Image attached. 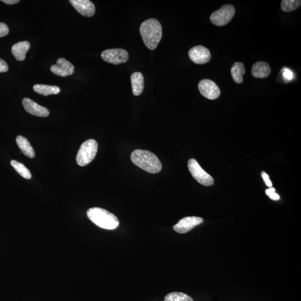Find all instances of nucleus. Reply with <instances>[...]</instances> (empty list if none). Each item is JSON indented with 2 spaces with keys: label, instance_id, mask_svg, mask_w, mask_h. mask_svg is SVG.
I'll return each instance as SVG.
<instances>
[{
  "label": "nucleus",
  "instance_id": "9d476101",
  "mask_svg": "<svg viewBox=\"0 0 301 301\" xmlns=\"http://www.w3.org/2000/svg\"><path fill=\"white\" fill-rule=\"evenodd\" d=\"M204 222L203 218L197 216H188L178 221L173 226V230L178 233L184 234L191 231L196 226Z\"/></svg>",
  "mask_w": 301,
  "mask_h": 301
},
{
  "label": "nucleus",
  "instance_id": "5701e85b",
  "mask_svg": "<svg viewBox=\"0 0 301 301\" xmlns=\"http://www.w3.org/2000/svg\"><path fill=\"white\" fill-rule=\"evenodd\" d=\"M266 194L270 198L273 200L277 201L280 199V196L278 194L276 193L275 188L270 187V189L266 190Z\"/></svg>",
  "mask_w": 301,
  "mask_h": 301
},
{
  "label": "nucleus",
  "instance_id": "aec40b11",
  "mask_svg": "<svg viewBox=\"0 0 301 301\" xmlns=\"http://www.w3.org/2000/svg\"><path fill=\"white\" fill-rule=\"evenodd\" d=\"M301 5V0H282L281 3L282 10L286 12L297 10Z\"/></svg>",
  "mask_w": 301,
  "mask_h": 301
},
{
  "label": "nucleus",
  "instance_id": "1a4fd4ad",
  "mask_svg": "<svg viewBox=\"0 0 301 301\" xmlns=\"http://www.w3.org/2000/svg\"><path fill=\"white\" fill-rule=\"evenodd\" d=\"M189 56L192 62L200 65L208 63L211 57L210 50L201 45L192 47L189 51Z\"/></svg>",
  "mask_w": 301,
  "mask_h": 301
},
{
  "label": "nucleus",
  "instance_id": "20e7f679",
  "mask_svg": "<svg viewBox=\"0 0 301 301\" xmlns=\"http://www.w3.org/2000/svg\"><path fill=\"white\" fill-rule=\"evenodd\" d=\"M98 143L95 140L85 141L80 148L76 160L79 166H85L95 159L98 151Z\"/></svg>",
  "mask_w": 301,
  "mask_h": 301
},
{
  "label": "nucleus",
  "instance_id": "39448f33",
  "mask_svg": "<svg viewBox=\"0 0 301 301\" xmlns=\"http://www.w3.org/2000/svg\"><path fill=\"white\" fill-rule=\"evenodd\" d=\"M235 13L236 9L232 4H225L211 14L210 19L214 25L223 26L232 20Z\"/></svg>",
  "mask_w": 301,
  "mask_h": 301
},
{
  "label": "nucleus",
  "instance_id": "2eb2a0df",
  "mask_svg": "<svg viewBox=\"0 0 301 301\" xmlns=\"http://www.w3.org/2000/svg\"><path fill=\"white\" fill-rule=\"evenodd\" d=\"M271 73V68L269 64L265 62H258L253 65L252 74L256 78H267Z\"/></svg>",
  "mask_w": 301,
  "mask_h": 301
},
{
  "label": "nucleus",
  "instance_id": "ddd939ff",
  "mask_svg": "<svg viewBox=\"0 0 301 301\" xmlns=\"http://www.w3.org/2000/svg\"><path fill=\"white\" fill-rule=\"evenodd\" d=\"M22 105L25 110L32 115L40 117H46L49 115V111L46 108L37 104L29 98L23 99Z\"/></svg>",
  "mask_w": 301,
  "mask_h": 301
},
{
  "label": "nucleus",
  "instance_id": "393cba45",
  "mask_svg": "<svg viewBox=\"0 0 301 301\" xmlns=\"http://www.w3.org/2000/svg\"><path fill=\"white\" fill-rule=\"evenodd\" d=\"M8 70L7 64L5 61L0 58V73L7 72Z\"/></svg>",
  "mask_w": 301,
  "mask_h": 301
},
{
  "label": "nucleus",
  "instance_id": "9b49d317",
  "mask_svg": "<svg viewBox=\"0 0 301 301\" xmlns=\"http://www.w3.org/2000/svg\"><path fill=\"white\" fill-rule=\"evenodd\" d=\"M50 70L55 75L65 77L74 73V67L69 61L61 58L57 60L56 64L51 66Z\"/></svg>",
  "mask_w": 301,
  "mask_h": 301
},
{
  "label": "nucleus",
  "instance_id": "4468645a",
  "mask_svg": "<svg viewBox=\"0 0 301 301\" xmlns=\"http://www.w3.org/2000/svg\"><path fill=\"white\" fill-rule=\"evenodd\" d=\"M30 48L29 42L27 41L18 42L14 44L11 48V53L18 61H23L26 58V54Z\"/></svg>",
  "mask_w": 301,
  "mask_h": 301
},
{
  "label": "nucleus",
  "instance_id": "bb28decb",
  "mask_svg": "<svg viewBox=\"0 0 301 301\" xmlns=\"http://www.w3.org/2000/svg\"><path fill=\"white\" fill-rule=\"evenodd\" d=\"M1 1L8 4H16L20 2L19 0H2Z\"/></svg>",
  "mask_w": 301,
  "mask_h": 301
},
{
  "label": "nucleus",
  "instance_id": "0eeeda50",
  "mask_svg": "<svg viewBox=\"0 0 301 301\" xmlns=\"http://www.w3.org/2000/svg\"><path fill=\"white\" fill-rule=\"evenodd\" d=\"M102 58L105 62L115 65H119L128 62L129 54L123 49H111L103 51Z\"/></svg>",
  "mask_w": 301,
  "mask_h": 301
},
{
  "label": "nucleus",
  "instance_id": "4be33fe9",
  "mask_svg": "<svg viewBox=\"0 0 301 301\" xmlns=\"http://www.w3.org/2000/svg\"><path fill=\"white\" fill-rule=\"evenodd\" d=\"M12 166L15 170L20 174L23 178L26 179H30L31 178V174L29 170L25 166L24 164L20 162H18L15 160L11 161Z\"/></svg>",
  "mask_w": 301,
  "mask_h": 301
},
{
  "label": "nucleus",
  "instance_id": "a878e982",
  "mask_svg": "<svg viewBox=\"0 0 301 301\" xmlns=\"http://www.w3.org/2000/svg\"><path fill=\"white\" fill-rule=\"evenodd\" d=\"M262 177L263 178V179L264 180L266 185L268 187H272V183L271 180L270 179L269 175H268V174H267L265 172H262Z\"/></svg>",
  "mask_w": 301,
  "mask_h": 301
},
{
  "label": "nucleus",
  "instance_id": "6e6552de",
  "mask_svg": "<svg viewBox=\"0 0 301 301\" xmlns=\"http://www.w3.org/2000/svg\"><path fill=\"white\" fill-rule=\"evenodd\" d=\"M198 88L201 95L210 100H216L220 95V88L210 79L202 80L198 84Z\"/></svg>",
  "mask_w": 301,
  "mask_h": 301
},
{
  "label": "nucleus",
  "instance_id": "f3484780",
  "mask_svg": "<svg viewBox=\"0 0 301 301\" xmlns=\"http://www.w3.org/2000/svg\"><path fill=\"white\" fill-rule=\"evenodd\" d=\"M16 143L21 152L28 157L32 158L35 156L34 149L31 147L29 141L21 136H18Z\"/></svg>",
  "mask_w": 301,
  "mask_h": 301
},
{
  "label": "nucleus",
  "instance_id": "423d86ee",
  "mask_svg": "<svg viewBox=\"0 0 301 301\" xmlns=\"http://www.w3.org/2000/svg\"><path fill=\"white\" fill-rule=\"evenodd\" d=\"M187 166L192 177L200 184L205 186H212L214 184L213 178L202 168L195 159H190Z\"/></svg>",
  "mask_w": 301,
  "mask_h": 301
},
{
  "label": "nucleus",
  "instance_id": "412c9836",
  "mask_svg": "<svg viewBox=\"0 0 301 301\" xmlns=\"http://www.w3.org/2000/svg\"><path fill=\"white\" fill-rule=\"evenodd\" d=\"M164 301H194V300L190 296L185 294L173 292L165 296Z\"/></svg>",
  "mask_w": 301,
  "mask_h": 301
},
{
  "label": "nucleus",
  "instance_id": "b1692460",
  "mask_svg": "<svg viewBox=\"0 0 301 301\" xmlns=\"http://www.w3.org/2000/svg\"><path fill=\"white\" fill-rule=\"evenodd\" d=\"M9 32V29L5 23L0 22V37L6 36Z\"/></svg>",
  "mask_w": 301,
  "mask_h": 301
},
{
  "label": "nucleus",
  "instance_id": "f257e3e1",
  "mask_svg": "<svg viewBox=\"0 0 301 301\" xmlns=\"http://www.w3.org/2000/svg\"><path fill=\"white\" fill-rule=\"evenodd\" d=\"M140 31L145 45L150 50L156 49L162 36L161 23L154 18H150L142 23Z\"/></svg>",
  "mask_w": 301,
  "mask_h": 301
},
{
  "label": "nucleus",
  "instance_id": "f03ea898",
  "mask_svg": "<svg viewBox=\"0 0 301 301\" xmlns=\"http://www.w3.org/2000/svg\"><path fill=\"white\" fill-rule=\"evenodd\" d=\"M132 162L143 170L156 173L162 170V163L156 154L147 150H136L131 155Z\"/></svg>",
  "mask_w": 301,
  "mask_h": 301
},
{
  "label": "nucleus",
  "instance_id": "dca6fc26",
  "mask_svg": "<svg viewBox=\"0 0 301 301\" xmlns=\"http://www.w3.org/2000/svg\"><path fill=\"white\" fill-rule=\"evenodd\" d=\"M131 81L134 95L139 96L143 93L144 88V78L142 73L135 72L131 75Z\"/></svg>",
  "mask_w": 301,
  "mask_h": 301
},
{
  "label": "nucleus",
  "instance_id": "f8f14e48",
  "mask_svg": "<svg viewBox=\"0 0 301 301\" xmlns=\"http://www.w3.org/2000/svg\"><path fill=\"white\" fill-rule=\"evenodd\" d=\"M69 2L75 10L84 16L92 17L95 15V5L89 0H70Z\"/></svg>",
  "mask_w": 301,
  "mask_h": 301
},
{
  "label": "nucleus",
  "instance_id": "6ab92c4d",
  "mask_svg": "<svg viewBox=\"0 0 301 301\" xmlns=\"http://www.w3.org/2000/svg\"><path fill=\"white\" fill-rule=\"evenodd\" d=\"M33 89L36 93L44 96L57 95L60 92V89L59 87L44 85V84H35L33 87Z\"/></svg>",
  "mask_w": 301,
  "mask_h": 301
},
{
  "label": "nucleus",
  "instance_id": "a211bd4d",
  "mask_svg": "<svg viewBox=\"0 0 301 301\" xmlns=\"http://www.w3.org/2000/svg\"><path fill=\"white\" fill-rule=\"evenodd\" d=\"M246 73L245 66L242 62L235 63L231 68V75L233 81L237 84L243 82V75Z\"/></svg>",
  "mask_w": 301,
  "mask_h": 301
},
{
  "label": "nucleus",
  "instance_id": "7ed1b4c3",
  "mask_svg": "<svg viewBox=\"0 0 301 301\" xmlns=\"http://www.w3.org/2000/svg\"><path fill=\"white\" fill-rule=\"evenodd\" d=\"M87 214L94 224L103 229L114 230L120 224L117 216L104 209L92 208L88 210Z\"/></svg>",
  "mask_w": 301,
  "mask_h": 301
}]
</instances>
